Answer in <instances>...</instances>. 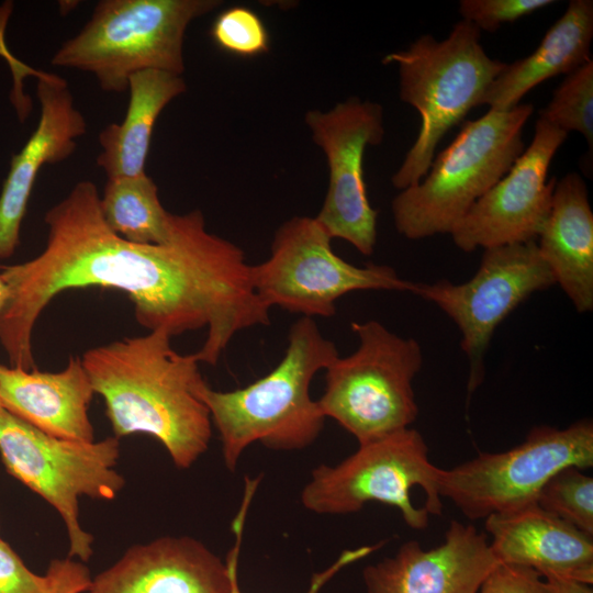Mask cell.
<instances>
[{
  "label": "cell",
  "instance_id": "17",
  "mask_svg": "<svg viewBox=\"0 0 593 593\" xmlns=\"http://www.w3.org/2000/svg\"><path fill=\"white\" fill-rule=\"evenodd\" d=\"M223 561L190 536H163L130 547L91 578L86 593H231Z\"/></svg>",
  "mask_w": 593,
  "mask_h": 593
},
{
  "label": "cell",
  "instance_id": "4",
  "mask_svg": "<svg viewBox=\"0 0 593 593\" xmlns=\"http://www.w3.org/2000/svg\"><path fill=\"white\" fill-rule=\"evenodd\" d=\"M480 37L478 27L461 20L444 40L424 34L406 49L383 57V64H398L400 98L421 116L417 137L392 176L396 189L404 190L425 177L438 143L472 108L481 105L505 67L486 54Z\"/></svg>",
  "mask_w": 593,
  "mask_h": 593
},
{
  "label": "cell",
  "instance_id": "13",
  "mask_svg": "<svg viewBox=\"0 0 593 593\" xmlns=\"http://www.w3.org/2000/svg\"><path fill=\"white\" fill-rule=\"evenodd\" d=\"M305 123L325 153L329 171L327 193L315 220L331 238H342L369 256L377 243L378 211L368 199L362 159L368 146L383 139L382 108L353 97L326 112L309 111Z\"/></svg>",
  "mask_w": 593,
  "mask_h": 593
},
{
  "label": "cell",
  "instance_id": "11",
  "mask_svg": "<svg viewBox=\"0 0 593 593\" xmlns=\"http://www.w3.org/2000/svg\"><path fill=\"white\" fill-rule=\"evenodd\" d=\"M593 466V424L578 421L566 428L538 426L503 452H482L451 469H441L440 497H448L469 519L536 502L544 484L566 467Z\"/></svg>",
  "mask_w": 593,
  "mask_h": 593
},
{
  "label": "cell",
  "instance_id": "16",
  "mask_svg": "<svg viewBox=\"0 0 593 593\" xmlns=\"http://www.w3.org/2000/svg\"><path fill=\"white\" fill-rule=\"evenodd\" d=\"M38 124L23 148L12 155L0 193V258L11 257L40 169L72 155L87 123L75 107L67 81L56 74L37 72Z\"/></svg>",
  "mask_w": 593,
  "mask_h": 593
},
{
  "label": "cell",
  "instance_id": "29",
  "mask_svg": "<svg viewBox=\"0 0 593 593\" xmlns=\"http://www.w3.org/2000/svg\"><path fill=\"white\" fill-rule=\"evenodd\" d=\"M55 579L30 570L10 545L0 538V593H54Z\"/></svg>",
  "mask_w": 593,
  "mask_h": 593
},
{
  "label": "cell",
  "instance_id": "31",
  "mask_svg": "<svg viewBox=\"0 0 593 593\" xmlns=\"http://www.w3.org/2000/svg\"><path fill=\"white\" fill-rule=\"evenodd\" d=\"M55 579L54 593H86L91 575L85 562L74 558L54 559L49 562Z\"/></svg>",
  "mask_w": 593,
  "mask_h": 593
},
{
  "label": "cell",
  "instance_id": "14",
  "mask_svg": "<svg viewBox=\"0 0 593 593\" xmlns=\"http://www.w3.org/2000/svg\"><path fill=\"white\" fill-rule=\"evenodd\" d=\"M568 133L538 116L529 146L452 228L466 253L535 240L549 215L556 178L550 163Z\"/></svg>",
  "mask_w": 593,
  "mask_h": 593
},
{
  "label": "cell",
  "instance_id": "26",
  "mask_svg": "<svg viewBox=\"0 0 593 593\" xmlns=\"http://www.w3.org/2000/svg\"><path fill=\"white\" fill-rule=\"evenodd\" d=\"M211 36L221 49L242 57L268 51L269 35L262 20L246 7L221 12L211 27Z\"/></svg>",
  "mask_w": 593,
  "mask_h": 593
},
{
  "label": "cell",
  "instance_id": "23",
  "mask_svg": "<svg viewBox=\"0 0 593 593\" xmlns=\"http://www.w3.org/2000/svg\"><path fill=\"white\" fill-rule=\"evenodd\" d=\"M99 203L108 227L130 243L164 245L171 237L175 214L165 210L156 183L146 174L109 178Z\"/></svg>",
  "mask_w": 593,
  "mask_h": 593
},
{
  "label": "cell",
  "instance_id": "15",
  "mask_svg": "<svg viewBox=\"0 0 593 593\" xmlns=\"http://www.w3.org/2000/svg\"><path fill=\"white\" fill-rule=\"evenodd\" d=\"M499 564L485 533L451 521L440 546L425 550L409 540L367 566L362 579L367 593H479Z\"/></svg>",
  "mask_w": 593,
  "mask_h": 593
},
{
  "label": "cell",
  "instance_id": "2",
  "mask_svg": "<svg viewBox=\"0 0 593 593\" xmlns=\"http://www.w3.org/2000/svg\"><path fill=\"white\" fill-rule=\"evenodd\" d=\"M171 337L156 329L123 338L87 350L81 362L114 436L150 435L187 469L209 448L212 421L198 394L204 381L199 362L172 349Z\"/></svg>",
  "mask_w": 593,
  "mask_h": 593
},
{
  "label": "cell",
  "instance_id": "30",
  "mask_svg": "<svg viewBox=\"0 0 593 593\" xmlns=\"http://www.w3.org/2000/svg\"><path fill=\"white\" fill-rule=\"evenodd\" d=\"M479 593H550L544 578L530 568L499 564Z\"/></svg>",
  "mask_w": 593,
  "mask_h": 593
},
{
  "label": "cell",
  "instance_id": "22",
  "mask_svg": "<svg viewBox=\"0 0 593 593\" xmlns=\"http://www.w3.org/2000/svg\"><path fill=\"white\" fill-rule=\"evenodd\" d=\"M130 102L124 120L105 126L99 134L102 148L97 158L109 178L136 177L145 172L150 138L158 115L186 91L179 75L143 70L130 78Z\"/></svg>",
  "mask_w": 593,
  "mask_h": 593
},
{
  "label": "cell",
  "instance_id": "6",
  "mask_svg": "<svg viewBox=\"0 0 593 593\" xmlns=\"http://www.w3.org/2000/svg\"><path fill=\"white\" fill-rule=\"evenodd\" d=\"M217 0H102L52 57L54 66L91 72L105 92L123 93L143 70L181 76L187 27Z\"/></svg>",
  "mask_w": 593,
  "mask_h": 593
},
{
  "label": "cell",
  "instance_id": "7",
  "mask_svg": "<svg viewBox=\"0 0 593 593\" xmlns=\"http://www.w3.org/2000/svg\"><path fill=\"white\" fill-rule=\"evenodd\" d=\"M358 348L325 369V390L317 404L359 445L410 427L418 407L413 380L423 351L414 338L401 337L378 321L351 323Z\"/></svg>",
  "mask_w": 593,
  "mask_h": 593
},
{
  "label": "cell",
  "instance_id": "3",
  "mask_svg": "<svg viewBox=\"0 0 593 593\" xmlns=\"http://www.w3.org/2000/svg\"><path fill=\"white\" fill-rule=\"evenodd\" d=\"M313 318L290 327L280 362L257 381L233 391H215L203 381L198 394L208 407L222 443L225 467L235 471L244 450L259 441L273 450H298L318 437L325 423L310 384L337 357Z\"/></svg>",
  "mask_w": 593,
  "mask_h": 593
},
{
  "label": "cell",
  "instance_id": "18",
  "mask_svg": "<svg viewBox=\"0 0 593 593\" xmlns=\"http://www.w3.org/2000/svg\"><path fill=\"white\" fill-rule=\"evenodd\" d=\"M485 519L490 547L501 564L530 568L544 579L593 583V536L536 502Z\"/></svg>",
  "mask_w": 593,
  "mask_h": 593
},
{
  "label": "cell",
  "instance_id": "24",
  "mask_svg": "<svg viewBox=\"0 0 593 593\" xmlns=\"http://www.w3.org/2000/svg\"><path fill=\"white\" fill-rule=\"evenodd\" d=\"M539 116L569 133H581L593 148V60L568 74Z\"/></svg>",
  "mask_w": 593,
  "mask_h": 593
},
{
  "label": "cell",
  "instance_id": "28",
  "mask_svg": "<svg viewBox=\"0 0 593 593\" xmlns=\"http://www.w3.org/2000/svg\"><path fill=\"white\" fill-rule=\"evenodd\" d=\"M552 3V0H461L459 13L480 32H495L503 23L514 22Z\"/></svg>",
  "mask_w": 593,
  "mask_h": 593
},
{
  "label": "cell",
  "instance_id": "12",
  "mask_svg": "<svg viewBox=\"0 0 593 593\" xmlns=\"http://www.w3.org/2000/svg\"><path fill=\"white\" fill-rule=\"evenodd\" d=\"M556 284L536 240L483 249L472 278L415 283L412 293L433 302L458 326L470 365L468 389L484 377V355L496 327L534 292Z\"/></svg>",
  "mask_w": 593,
  "mask_h": 593
},
{
  "label": "cell",
  "instance_id": "33",
  "mask_svg": "<svg viewBox=\"0 0 593 593\" xmlns=\"http://www.w3.org/2000/svg\"><path fill=\"white\" fill-rule=\"evenodd\" d=\"M8 294H9L8 287L3 278L1 277V272H0V311L8 299Z\"/></svg>",
  "mask_w": 593,
  "mask_h": 593
},
{
  "label": "cell",
  "instance_id": "25",
  "mask_svg": "<svg viewBox=\"0 0 593 593\" xmlns=\"http://www.w3.org/2000/svg\"><path fill=\"white\" fill-rule=\"evenodd\" d=\"M536 503L593 536V479L582 469L570 466L556 472L539 491Z\"/></svg>",
  "mask_w": 593,
  "mask_h": 593
},
{
  "label": "cell",
  "instance_id": "34",
  "mask_svg": "<svg viewBox=\"0 0 593 593\" xmlns=\"http://www.w3.org/2000/svg\"><path fill=\"white\" fill-rule=\"evenodd\" d=\"M3 409L2 405H1V401H0V410Z\"/></svg>",
  "mask_w": 593,
  "mask_h": 593
},
{
  "label": "cell",
  "instance_id": "20",
  "mask_svg": "<svg viewBox=\"0 0 593 593\" xmlns=\"http://www.w3.org/2000/svg\"><path fill=\"white\" fill-rule=\"evenodd\" d=\"M539 253L579 313L593 310V213L578 172L557 180Z\"/></svg>",
  "mask_w": 593,
  "mask_h": 593
},
{
  "label": "cell",
  "instance_id": "9",
  "mask_svg": "<svg viewBox=\"0 0 593 593\" xmlns=\"http://www.w3.org/2000/svg\"><path fill=\"white\" fill-rule=\"evenodd\" d=\"M0 456L7 471L60 515L69 540L68 557L87 562L93 536L79 522V499H115L125 479L115 466L120 439L77 441L47 435L0 410Z\"/></svg>",
  "mask_w": 593,
  "mask_h": 593
},
{
  "label": "cell",
  "instance_id": "5",
  "mask_svg": "<svg viewBox=\"0 0 593 593\" xmlns=\"http://www.w3.org/2000/svg\"><path fill=\"white\" fill-rule=\"evenodd\" d=\"M533 112L532 104L519 103L463 123L425 177L394 197L396 231L409 239L450 234L524 152L523 127Z\"/></svg>",
  "mask_w": 593,
  "mask_h": 593
},
{
  "label": "cell",
  "instance_id": "1",
  "mask_svg": "<svg viewBox=\"0 0 593 593\" xmlns=\"http://www.w3.org/2000/svg\"><path fill=\"white\" fill-rule=\"evenodd\" d=\"M96 184L79 181L45 214L43 251L22 264L0 267L8 299L0 311V344L10 366L35 369L34 325L43 310L69 289L108 288L124 292L136 321L171 336L208 327L193 354L216 365L240 331L270 324L244 251L206 231L200 210L175 214L164 245H137L103 221Z\"/></svg>",
  "mask_w": 593,
  "mask_h": 593
},
{
  "label": "cell",
  "instance_id": "27",
  "mask_svg": "<svg viewBox=\"0 0 593 593\" xmlns=\"http://www.w3.org/2000/svg\"><path fill=\"white\" fill-rule=\"evenodd\" d=\"M254 495L255 491L253 489H244V496L240 507L232 522V532L235 536V542L228 551L225 560L231 572V593H242L238 585V558L243 541L245 521ZM382 546L383 541L342 551L338 558L328 568L313 574L307 593H318L321 588H323L325 583H327L340 570L360 559L366 558Z\"/></svg>",
  "mask_w": 593,
  "mask_h": 593
},
{
  "label": "cell",
  "instance_id": "32",
  "mask_svg": "<svg viewBox=\"0 0 593 593\" xmlns=\"http://www.w3.org/2000/svg\"><path fill=\"white\" fill-rule=\"evenodd\" d=\"M545 581L550 593H593L589 584L558 578H549Z\"/></svg>",
  "mask_w": 593,
  "mask_h": 593
},
{
  "label": "cell",
  "instance_id": "10",
  "mask_svg": "<svg viewBox=\"0 0 593 593\" xmlns=\"http://www.w3.org/2000/svg\"><path fill=\"white\" fill-rule=\"evenodd\" d=\"M331 240L315 217L293 216L283 223L269 258L250 268L259 299L269 309L279 306L313 318L334 315L336 301L351 291H413L415 283L401 279L389 266L347 262L334 253Z\"/></svg>",
  "mask_w": 593,
  "mask_h": 593
},
{
  "label": "cell",
  "instance_id": "21",
  "mask_svg": "<svg viewBox=\"0 0 593 593\" xmlns=\"http://www.w3.org/2000/svg\"><path fill=\"white\" fill-rule=\"evenodd\" d=\"M592 38L593 1L571 0L530 55L505 65L481 105L497 111L518 105L534 87L558 75H568L590 60Z\"/></svg>",
  "mask_w": 593,
  "mask_h": 593
},
{
  "label": "cell",
  "instance_id": "8",
  "mask_svg": "<svg viewBox=\"0 0 593 593\" xmlns=\"http://www.w3.org/2000/svg\"><path fill=\"white\" fill-rule=\"evenodd\" d=\"M440 471L428 458L424 437L407 427L359 445L335 466L316 467L301 492V503L316 514L344 515L380 502L398 508L409 527L424 529L429 514L443 512Z\"/></svg>",
  "mask_w": 593,
  "mask_h": 593
},
{
  "label": "cell",
  "instance_id": "19",
  "mask_svg": "<svg viewBox=\"0 0 593 593\" xmlns=\"http://www.w3.org/2000/svg\"><path fill=\"white\" fill-rule=\"evenodd\" d=\"M81 358L70 357L58 372L0 365V401L4 410L63 439L93 441L88 415L94 395Z\"/></svg>",
  "mask_w": 593,
  "mask_h": 593
}]
</instances>
